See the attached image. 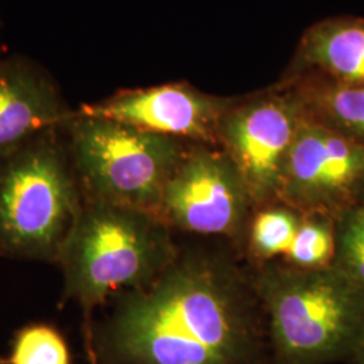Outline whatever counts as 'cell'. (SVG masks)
<instances>
[{"label":"cell","instance_id":"cell-17","mask_svg":"<svg viewBox=\"0 0 364 364\" xmlns=\"http://www.w3.org/2000/svg\"><path fill=\"white\" fill-rule=\"evenodd\" d=\"M348 362L350 364H364V340Z\"/></svg>","mask_w":364,"mask_h":364},{"label":"cell","instance_id":"cell-4","mask_svg":"<svg viewBox=\"0 0 364 364\" xmlns=\"http://www.w3.org/2000/svg\"><path fill=\"white\" fill-rule=\"evenodd\" d=\"M61 127L0 164L1 258L57 263L77 221L84 196Z\"/></svg>","mask_w":364,"mask_h":364},{"label":"cell","instance_id":"cell-13","mask_svg":"<svg viewBox=\"0 0 364 364\" xmlns=\"http://www.w3.org/2000/svg\"><path fill=\"white\" fill-rule=\"evenodd\" d=\"M302 213L279 201L255 209L243 254L252 267L282 258L299 231Z\"/></svg>","mask_w":364,"mask_h":364},{"label":"cell","instance_id":"cell-11","mask_svg":"<svg viewBox=\"0 0 364 364\" xmlns=\"http://www.w3.org/2000/svg\"><path fill=\"white\" fill-rule=\"evenodd\" d=\"M304 76L364 84L363 18H328L309 27L282 77Z\"/></svg>","mask_w":364,"mask_h":364},{"label":"cell","instance_id":"cell-1","mask_svg":"<svg viewBox=\"0 0 364 364\" xmlns=\"http://www.w3.org/2000/svg\"><path fill=\"white\" fill-rule=\"evenodd\" d=\"M93 323L90 364H273L266 313L245 254L198 237L151 282Z\"/></svg>","mask_w":364,"mask_h":364},{"label":"cell","instance_id":"cell-12","mask_svg":"<svg viewBox=\"0 0 364 364\" xmlns=\"http://www.w3.org/2000/svg\"><path fill=\"white\" fill-rule=\"evenodd\" d=\"M299 97L306 117L364 146V84L326 78L281 77Z\"/></svg>","mask_w":364,"mask_h":364},{"label":"cell","instance_id":"cell-16","mask_svg":"<svg viewBox=\"0 0 364 364\" xmlns=\"http://www.w3.org/2000/svg\"><path fill=\"white\" fill-rule=\"evenodd\" d=\"M331 266L364 293V204L335 220V248Z\"/></svg>","mask_w":364,"mask_h":364},{"label":"cell","instance_id":"cell-5","mask_svg":"<svg viewBox=\"0 0 364 364\" xmlns=\"http://www.w3.org/2000/svg\"><path fill=\"white\" fill-rule=\"evenodd\" d=\"M61 131L84 200L154 215L191 144L78 111Z\"/></svg>","mask_w":364,"mask_h":364},{"label":"cell","instance_id":"cell-2","mask_svg":"<svg viewBox=\"0 0 364 364\" xmlns=\"http://www.w3.org/2000/svg\"><path fill=\"white\" fill-rule=\"evenodd\" d=\"M180 245L177 234L151 212L84 200L57 262L64 299L82 311L84 344L93 312L151 282L176 259Z\"/></svg>","mask_w":364,"mask_h":364},{"label":"cell","instance_id":"cell-15","mask_svg":"<svg viewBox=\"0 0 364 364\" xmlns=\"http://www.w3.org/2000/svg\"><path fill=\"white\" fill-rule=\"evenodd\" d=\"M0 364H72L64 336L52 326L30 324L19 329L11 352Z\"/></svg>","mask_w":364,"mask_h":364},{"label":"cell","instance_id":"cell-10","mask_svg":"<svg viewBox=\"0 0 364 364\" xmlns=\"http://www.w3.org/2000/svg\"><path fill=\"white\" fill-rule=\"evenodd\" d=\"M73 114L52 78L21 58L0 60V164Z\"/></svg>","mask_w":364,"mask_h":364},{"label":"cell","instance_id":"cell-9","mask_svg":"<svg viewBox=\"0 0 364 364\" xmlns=\"http://www.w3.org/2000/svg\"><path fill=\"white\" fill-rule=\"evenodd\" d=\"M234 99L204 93L182 81L119 91L77 111L186 142L216 146L221 117Z\"/></svg>","mask_w":364,"mask_h":364},{"label":"cell","instance_id":"cell-8","mask_svg":"<svg viewBox=\"0 0 364 364\" xmlns=\"http://www.w3.org/2000/svg\"><path fill=\"white\" fill-rule=\"evenodd\" d=\"M281 201L302 215L333 220L362 205L364 146L304 112L287 156Z\"/></svg>","mask_w":364,"mask_h":364},{"label":"cell","instance_id":"cell-6","mask_svg":"<svg viewBox=\"0 0 364 364\" xmlns=\"http://www.w3.org/2000/svg\"><path fill=\"white\" fill-rule=\"evenodd\" d=\"M255 209L242 176L220 147L191 142L156 215L176 234L220 239L243 252Z\"/></svg>","mask_w":364,"mask_h":364},{"label":"cell","instance_id":"cell-3","mask_svg":"<svg viewBox=\"0 0 364 364\" xmlns=\"http://www.w3.org/2000/svg\"><path fill=\"white\" fill-rule=\"evenodd\" d=\"M252 272L266 313L273 364L351 359L364 340L362 290L332 266L299 269L275 259Z\"/></svg>","mask_w":364,"mask_h":364},{"label":"cell","instance_id":"cell-7","mask_svg":"<svg viewBox=\"0 0 364 364\" xmlns=\"http://www.w3.org/2000/svg\"><path fill=\"white\" fill-rule=\"evenodd\" d=\"M302 117L297 95L282 81L235 97L221 117L216 146L242 176L255 208L281 201L287 156Z\"/></svg>","mask_w":364,"mask_h":364},{"label":"cell","instance_id":"cell-14","mask_svg":"<svg viewBox=\"0 0 364 364\" xmlns=\"http://www.w3.org/2000/svg\"><path fill=\"white\" fill-rule=\"evenodd\" d=\"M333 248L335 220L324 215H302L291 246L279 259L299 269H323L331 266Z\"/></svg>","mask_w":364,"mask_h":364}]
</instances>
